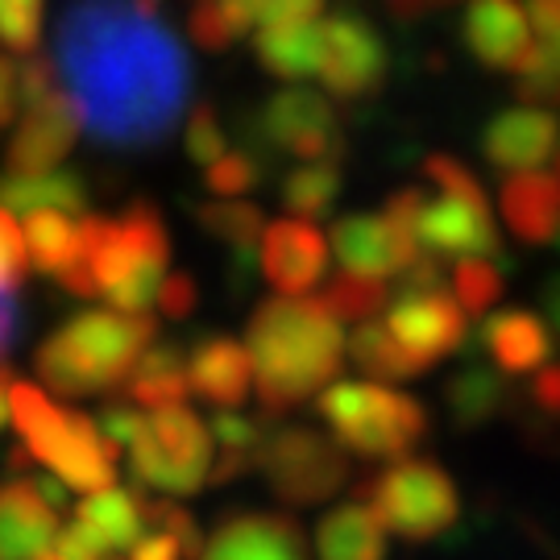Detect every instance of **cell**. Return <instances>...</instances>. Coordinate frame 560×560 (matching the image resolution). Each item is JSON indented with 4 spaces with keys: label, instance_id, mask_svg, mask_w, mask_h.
<instances>
[{
    "label": "cell",
    "instance_id": "obj_28",
    "mask_svg": "<svg viewBox=\"0 0 560 560\" xmlns=\"http://www.w3.org/2000/svg\"><path fill=\"white\" fill-rule=\"evenodd\" d=\"M75 520L83 527H92L108 552L133 548V540L145 532L141 486H108V490H96V494H83V502H75Z\"/></svg>",
    "mask_w": 560,
    "mask_h": 560
},
{
    "label": "cell",
    "instance_id": "obj_14",
    "mask_svg": "<svg viewBox=\"0 0 560 560\" xmlns=\"http://www.w3.org/2000/svg\"><path fill=\"white\" fill-rule=\"evenodd\" d=\"M258 245L261 275L279 295H307L328 275V237L312 221H266Z\"/></svg>",
    "mask_w": 560,
    "mask_h": 560
},
{
    "label": "cell",
    "instance_id": "obj_13",
    "mask_svg": "<svg viewBox=\"0 0 560 560\" xmlns=\"http://www.w3.org/2000/svg\"><path fill=\"white\" fill-rule=\"evenodd\" d=\"M390 312H386V332L399 345L402 353L420 361L423 370H432L436 361L453 358L465 349V312L448 291H420V295H390Z\"/></svg>",
    "mask_w": 560,
    "mask_h": 560
},
{
    "label": "cell",
    "instance_id": "obj_53",
    "mask_svg": "<svg viewBox=\"0 0 560 560\" xmlns=\"http://www.w3.org/2000/svg\"><path fill=\"white\" fill-rule=\"evenodd\" d=\"M9 382H13V374H9V365L0 361V428L9 423Z\"/></svg>",
    "mask_w": 560,
    "mask_h": 560
},
{
    "label": "cell",
    "instance_id": "obj_40",
    "mask_svg": "<svg viewBox=\"0 0 560 560\" xmlns=\"http://www.w3.org/2000/svg\"><path fill=\"white\" fill-rule=\"evenodd\" d=\"M46 0H0V46L13 55H34L42 42Z\"/></svg>",
    "mask_w": 560,
    "mask_h": 560
},
{
    "label": "cell",
    "instance_id": "obj_47",
    "mask_svg": "<svg viewBox=\"0 0 560 560\" xmlns=\"http://www.w3.org/2000/svg\"><path fill=\"white\" fill-rule=\"evenodd\" d=\"M532 402L540 407L548 420H560V365L557 361H548L536 370V378H532Z\"/></svg>",
    "mask_w": 560,
    "mask_h": 560
},
{
    "label": "cell",
    "instance_id": "obj_56",
    "mask_svg": "<svg viewBox=\"0 0 560 560\" xmlns=\"http://www.w3.org/2000/svg\"><path fill=\"white\" fill-rule=\"evenodd\" d=\"M552 245H557V249H560V229H557V237H552Z\"/></svg>",
    "mask_w": 560,
    "mask_h": 560
},
{
    "label": "cell",
    "instance_id": "obj_3",
    "mask_svg": "<svg viewBox=\"0 0 560 560\" xmlns=\"http://www.w3.org/2000/svg\"><path fill=\"white\" fill-rule=\"evenodd\" d=\"M83 254L80 266L62 275V291L75 300H104L117 312H145L171 275V233L159 208L133 200L120 217H80Z\"/></svg>",
    "mask_w": 560,
    "mask_h": 560
},
{
    "label": "cell",
    "instance_id": "obj_16",
    "mask_svg": "<svg viewBox=\"0 0 560 560\" xmlns=\"http://www.w3.org/2000/svg\"><path fill=\"white\" fill-rule=\"evenodd\" d=\"M460 38L469 55L490 71H515L520 75L532 59V25L520 0H469L460 13Z\"/></svg>",
    "mask_w": 560,
    "mask_h": 560
},
{
    "label": "cell",
    "instance_id": "obj_34",
    "mask_svg": "<svg viewBox=\"0 0 560 560\" xmlns=\"http://www.w3.org/2000/svg\"><path fill=\"white\" fill-rule=\"evenodd\" d=\"M340 187H345L340 162H303V166H295L282 179L279 191L291 217H300V221H324L332 212V203L340 200Z\"/></svg>",
    "mask_w": 560,
    "mask_h": 560
},
{
    "label": "cell",
    "instance_id": "obj_6",
    "mask_svg": "<svg viewBox=\"0 0 560 560\" xmlns=\"http://www.w3.org/2000/svg\"><path fill=\"white\" fill-rule=\"evenodd\" d=\"M320 420L349 448L370 460L407 457L428 436V407L382 382H332L316 402Z\"/></svg>",
    "mask_w": 560,
    "mask_h": 560
},
{
    "label": "cell",
    "instance_id": "obj_48",
    "mask_svg": "<svg viewBox=\"0 0 560 560\" xmlns=\"http://www.w3.org/2000/svg\"><path fill=\"white\" fill-rule=\"evenodd\" d=\"M129 560H183V548L175 536H166L159 527H150V532H141L133 548H129Z\"/></svg>",
    "mask_w": 560,
    "mask_h": 560
},
{
    "label": "cell",
    "instance_id": "obj_36",
    "mask_svg": "<svg viewBox=\"0 0 560 560\" xmlns=\"http://www.w3.org/2000/svg\"><path fill=\"white\" fill-rule=\"evenodd\" d=\"M502 291H506V279H502V266L494 258H457L453 279H448V295L457 300V307L465 316L494 312Z\"/></svg>",
    "mask_w": 560,
    "mask_h": 560
},
{
    "label": "cell",
    "instance_id": "obj_30",
    "mask_svg": "<svg viewBox=\"0 0 560 560\" xmlns=\"http://www.w3.org/2000/svg\"><path fill=\"white\" fill-rule=\"evenodd\" d=\"M444 402H448L453 423L474 432V428H486L490 420H499L506 411V402H511V390H506L502 374L474 361V365H465V370H457L453 378L444 382Z\"/></svg>",
    "mask_w": 560,
    "mask_h": 560
},
{
    "label": "cell",
    "instance_id": "obj_29",
    "mask_svg": "<svg viewBox=\"0 0 560 560\" xmlns=\"http://www.w3.org/2000/svg\"><path fill=\"white\" fill-rule=\"evenodd\" d=\"M191 217L212 241H221L233 258V270H249L254 266V249L261 241V229H266V212L249 200H212V203H196Z\"/></svg>",
    "mask_w": 560,
    "mask_h": 560
},
{
    "label": "cell",
    "instance_id": "obj_35",
    "mask_svg": "<svg viewBox=\"0 0 560 560\" xmlns=\"http://www.w3.org/2000/svg\"><path fill=\"white\" fill-rule=\"evenodd\" d=\"M349 358L358 361V370H365L370 378L407 382V378L428 374L411 353H402L378 320H361L358 328H353V337H349Z\"/></svg>",
    "mask_w": 560,
    "mask_h": 560
},
{
    "label": "cell",
    "instance_id": "obj_50",
    "mask_svg": "<svg viewBox=\"0 0 560 560\" xmlns=\"http://www.w3.org/2000/svg\"><path fill=\"white\" fill-rule=\"evenodd\" d=\"M18 113V62L0 55V125H9Z\"/></svg>",
    "mask_w": 560,
    "mask_h": 560
},
{
    "label": "cell",
    "instance_id": "obj_21",
    "mask_svg": "<svg viewBox=\"0 0 560 560\" xmlns=\"http://www.w3.org/2000/svg\"><path fill=\"white\" fill-rule=\"evenodd\" d=\"M187 390L212 402L217 411L241 407L254 390V365H249L245 345L224 332H208L196 340L187 353Z\"/></svg>",
    "mask_w": 560,
    "mask_h": 560
},
{
    "label": "cell",
    "instance_id": "obj_27",
    "mask_svg": "<svg viewBox=\"0 0 560 560\" xmlns=\"http://www.w3.org/2000/svg\"><path fill=\"white\" fill-rule=\"evenodd\" d=\"M320 46H324L320 21H300V25L258 30L254 55H258V62L270 71V75L295 83V80L316 75V67H320Z\"/></svg>",
    "mask_w": 560,
    "mask_h": 560
},
{
    "label": "cell",
    "instance_id": "obj_41",
    "mask_svg": "<svg viewBox=\"0 0 560 560\" xmlns=\"http://www.w3.org/2000/svg\"><path fill=\"white\" fill-rule=\"evenodd\" d=\"M183 145H187V159L196 162V166H212V162L229 150L224 125L212 104H196V113H191V120H187V138H183Z\"/></svg>",
    "mask_w": 560,
    "mask_h": 560
},
{
    "label": "cell",
    "instance_id": "obj_38",
    "mask_svg": "<svg viewBox=\"0 0 560 560\" xmlns=\"http://www.w3.org/2000/svg\"><path fill=\"white\" fill-rule=\"evenodd\" d=\"M523 104H560V34L532 46V59L515 83Z\"/></svg>",
    "mask_w": 560,
    "mask_h": 560
},
{
    "label": "cell",
    "instance_id": "obj_15",
    "mask_svg": "<svg viewBox=\"0 0 560 560\" xmlns=\"http://www.w3.org/2000/svg\"><path fill=\"white\" fill-rule=\"evenodd\" d=\"M328 249L337 254L340 270L370 275V279H395L407 261L420 254V241L386 217H340L328 233Z\"/></svg>",
    "mask_w": 560,
    "mask_h": 560
},
{
    "label": "cell",
    "instance_id": "obj_31",
    "mask_svg": "<svg viewBox=\"0 0 560 560\" xmlns=\"http://www.w3.org/2000/svg\"><path fill=\"white\" fill-rule=\"evenodd\" d=\"M21 237H25V258H34V266L50 279H62L67 270L80 266L83 233L80 221H71L67 212H30Z\"/></svg>",
    "mask_w": 560,
    "mask_h": 560
},
{
    "label": "cell",
    "instance_id": "obj_18",
    "mask_svg": "<svg viewBox=\"0 0 560 560\" xmlns=\"http://www.w3.org/2000/svg\"><path fill=\"white\" fill-rule=\"evenodd\" d=\"M75 138H80V117L67 101V92L55 88L38 101L21 104V125L9 141L4 162H9V171H21V175L50 171L55 162L71 154Z\"/></svg>",
    "mask_w": 560,
    "mask_h": 560
},
{
    "label": "cell",
    "instance_id": "obj_17",
    "mask_svg": "<svg viewBox=\"0 0 560 560\" xmlns=\"http://www.w3.org/2000/svg\"><path fill=\"white\" fill-rule=\"evenodd\" d=\"M560 145V120L548 108L536 104H520L506 108L481 129V159L490 162L499 175H520V171H536L548 162Z\"/></svg>",
    "mask_w": 560,
    "mask_h": 560
},
{
    "label": "cell",
    "instance_id": "obj_19",
    "mask_svg": "<svg viewBox=\"0 0 560 560\" xmlns=\"http://www.w3.org/2000/svg\"><path fill=\"white\" fill-rule=\"evenodd\" d=\"M200 560H307L303 532L287 515L270 511H237L217 523Z\"/></svg>",
    "mask_w": 560,
    "mask_h": 560
},
{
    "label": "cell",
    "instance_id": "obj_43",
    "mask_svg": "<svg viewBox=\"0 0 560 560\" xmlns=\"http://www.w3.org/2000/svg\"><path fill=\"white\" fill-rule=\"evenodd\" d=\"M25 279V237L13 212L0 208V295H13Z\"/></svg>",
    "mask_w": 560,
    "mask_h": 560
},
{
    "label": "cell",
    "instance_id": "obj_4",
    "mask_svg": "<svg viewBox=\"0 0 560 560\" xmlns=\"http://www.w3.org/2000/svg\"><path fill=\"white\" fill-rule=\"evenodd\" d=\"M159 337V320L145 312L88 307L42 340L34 353L38 378L59 399H88L125 386L141 349Z\"/></svg>",
    "mask_w": 560,
    "mask_h": 560
},
{
    "label": "cell",
    "instance_id": "obj_39",
    "mask_svg": "<svg viewBox=\"0 0 560 560\" xmlns=\"http://www.w3.org/2000/svg\"><path fill=\"white\" fill-rule=\"evenodd\" d=\"M203 183L221 200H241L261 183V162L254 154H245V150H224L212 166H203Z\"/></svg>",
    "mask_w": 560,
    "mask_h": 560
},
{
    "label": "cell",
    "instance_id": "obj_22",
    "mask_svg": "<svg viewBox=\"0 0 560 560\" xmlns=\"http://www.w3.org/2000/svg\"><path fill=\"white\" fill-rule=\"evenodd\" d=\"M502 217L523 245H552L560 229V175L557 171H520L502 175Z\"/></svg>",
    "mask_w": 560,
    "mask_h": 560
},
{
    "label": "cell",
    "instance_id": "obj_25",
    "mask_svg": "<svg viewBox=\"0 0 560 560\" xmlns=\"http://www.w3.org/2000/svg\"><path fill=\"white\" fill-rule=\"evenodd\" d=\"M187 395H191L187 390V349L175 340H150L125 378V399L162 411V407L187 402Z\"/></svg>",
    "mask_w": 560,
    "mask_h": 560
},
{
    "label": "cell",
    "instance_id": "obj_1",
    "mask_svg": "<svg viewBox=\"0 0 560 560\" xmlns=\"http://www.w3.org/2000/svg\"><path fill=\"white\" fill-rule=\"evenodd\" d=\"M55 75L80 129L113 150L162 145L191 101V59L154 0H71Z\"/></svg>",
    "mask_w": 560,
    "mask_h": 560
},
{
    "label": "cell",
    "instance_id": "obj_7",
    "mask_svg": "<svg viewBox=\"0 0 560 560\" xmlns=\"http://www.w3.org/2000/svg\"><path fill=\"white\" fill-rule=\"evenodd\" d=\"M358 494L374 520L407 544L436 540L460 515L457 481L432 457H395L374 478L361 481Z\"/></svg>",
    "mask_w": 560,
    "mask_h": 560
},
{
    "label": "cell",
    "instance_id": "obj_45",
    "mask_svg": "<svg viewBox=\"0 0 560 560\" xmlns=\"http://www.w3.org/2000/svg\"><path fill=\"white\" fill-rule=\"evenodd\" d=\"M154 303L162 307V316H171V320H187V316L196 312V303H200V287H196L191 275L175 270V275H166V279H162Z\"/></svg>",
    "mask_w": 560,
    "mask_h": 560
},
{
    "label": "cell",
    "instance_id": "obj_54",
    "mask_svg": "<svg viewBox=\"0 0 560 560\" xmlns=\"http://www.w3.org/2000/svg\"><path fill=\"white\" fill-rule=\"evenodd\" d=\"M552 171L560 175V145H557V154H552Z\"/></svg>",
    "mask_w": 560,
    "mask_h": 560
},
{
    "label": "cell",
    "instance_id": "obj_9",
    "mask_svg": "<svg viewBox=\"0 0 560 560\" xmlns=\"http://www.w3.org/2000/svg\"><path fill=\"white\" fill-rule=\"evenodd\" d=\"M258 474L287 506H316L349 481V460L345 448L312 428H279L261 441Z\"/></svg>",
    "mask_w": 560,
    "mask_h": 560
},
{
    "label": "cell",
    "instance_id": "obj_46",
    "mask_svg": "<svg viewBox=\"0 0 560 560\" xmlns=\"http://www.w3.org/2000/svg\"><path fill=\"white\" fill-rule=\"evenodd\" d=\"M324 0H266L261 4L258 30H275V25H300V21H320Z\"/></svg>",
    "mask_w": 560,
    "mask_h": 560
},
{
    "label": "cell",
    "instance_id": "obj_49",
    "mask_svg": "<svg viewBox=\"0 0 560 560\" xmlns=\"http://www.w3.org/2000/svg\"><path fill=\"white\" fill-rule=\"evenodd\" d=\"M527 25L540 30V38H557L560 34V0H532V4H527Z\"/></svg>",
    "mask_w": 560,
    "mask_h": 560
},
{
    "label": "cell",
    "instance_id": "obj_23",
    "mask_svg": "<svg viewBox=\"0 0 560 560\" xmlns=\"http://www.w3.org/2000/svg\"><path fill=\"white\" fill-rule=\"evenodd\" d=\"M55 532L59 511L38 499L25 474L0 486V560H34L50 552Z\"/></svg>",
    "mask_w": 560,
    "mask_h": 560
},
{
    "label": "cell",
    "instance_id": "obj_10",
    "mask_svg": "<svg viewBox=\"0 0 560 560\" xmlns=\"http://www.w3.org/2000/svg\"><path fill=\"white\" fill-rule=\"evenodd\" d=\"M258 141L282 150L300 162H340L345 154V129L332 101L307 88H282L261 104L254 120Z\"/></svg>",
    "mask_w": 560,
    "mask_h": 560
},
{
    "label": "cell",
    "instance_id": "obj_5",
    "mask_svg": "<svg viewBox=\"0 0 560 560\" xmlns=\"http://www.w3.org/2000/svg\"><path fill=\"white\" fill-rule=\"evenodd\" d=\"M9 420L18 428L25 453L42 460L67 490L96 494L117 486L120 448L104 441L88 411H71L46 399V390H38L34 382H9Z\"/></svg>",
    "mask_w": 560,
    "mask_h": 560
},
{
    "label": "cell",
    "instance_id": "obj_12",
    "mask_svg": "<svg viewBox=\"0 0 560 560\" xmlns=\"http://www.w3.org/2000/svg\"><path fill=\"white\" fill-rule=\"evenodd\" d=\"M386 42L374 30V21L361 13H337L324 21V46H320V67L316 75L324 80L328 96L353 104L374 96L386 83Z\"/></svg>",
    "mask_w": 560,
    "mask_h": 560
},
{
    "label": "cell",
    "instance_id": "obj_32",
    "mask_svg": "<svg viewBox=\"0 0 560 560\" xmlns=\"http://www.w3.org/2000/svg\"><path fill=\"white\" fill-rule=\"evenodd\" d=\"M208 436L221 444V460H212V469H208V481H212V486H229V481H237L241 474L258 469V453H261V441H266L261 420L241 416L237 407H224V411H217L212 423H208Z\"/></svg>",
    "mask_w": 560,
    "mask_h": 560
},
{
    "label": "cell",
    "instance_id": "obj_24",
    "mask_svg": "<svg viewBox=\"0 0 560 560\" xmlns=\"http://www.w3.org/2000/svg\"><path fill=\"white\" fill-rule=\"evenodd\" d=\"M0 208L4 212H67L83 217L88 212V183L75 171H4L0 175Z\"/></svg>",
    "mask_w": 560,
    "mask_h": 560
},
{
    "label": "cell",
    "instance_id": "obj_8",
    "mask_svg": "<svg viewBox=\"0 0 560 560\" xmlns=\"http://www.w3.org/2000/svg\"><path fill=\"white\" fill-rule=\"evenodd\" d=\"M129 469L138 486H154L162 494H196L212 469V436L208 423L187 407H162L129 444Z\"/></svg>",
    "mask_w": 560,
    "mask_h": 560
},
{
    "label": "cell",
    "instance_id": "obj_26",
    "mask_svg": "<svg viewBox=\"0 0 560 560\" xmlns=\"http://www.w3.org/2000/svg\"><path fill=\"white\" fill-rule=\"evenodd\" d=\"M316 552L320 560H386L390 544H386V527L358 499L324 515L316 527Z\"/></svg>",
    "mask_w": 560,
    "mask_h": 560
},
{
    "label": "cell",
    "instance_id": "obj_33",
    "mask_svg": "<svg viewBox=\"0 0 560 560\" xmlns=\"http://www.w3.org/2000/svg\"><path fill=\"white\" fill-rule=\"evenodd\" d=\"M261 4L266 0H200L187 18V34L200 42L203 50L221 55L258 25Z\"/></svg>",
    "mask_w": 560,
    "mask_h": 560
},
{
    "label": "cell",
    "instance_id": "obj_42",
    "mask_svg": "<svg viewBox=\"0 0 560 560\" xmlns=\"http://www.w3.org/2000/svg\"><path fill=\"white\" fill-rule=\"evenodd\" d=\"M96 420V428H101V436L113 448H120V444H133V436H138L141 428H145V416H141L138 402H129L125 395H113V399L104 402L101 411L92 416Z\"/></svg>",
    "mask_w": 560,
    "mask_h": 560
},
{
    "label": "cell",
    "instance_id": "obj_55",
    "mask_svg": "<svg viewBox=\"0 0 560 560\" xmlns=\"http://www.w3.org/2000/svg\"><path fill=\"white\" fill-rule=\"evenodd\" d=\"M34 560H62V557H55V552H42V557H34Z\"/></svg>",
    "mask_w": 560,
    "mask_h": 560
},
{
    "label": "cell",
    "instance_id": "obj_11",
    "mask_svg": "<svg viewBox=\"0 0 560 560\" xmlns=\"http://www.w3.org/2000/svg\"><path fill=\"white\" fill-rule=\"evenodd\" d=\"M416 241L420 249L436 258H494L506 266L499 229L481 191H441V196H423L420 217H416Z\"/></svg>",
    "mask_w": 560,
    "mask_h": 560
},
{
    "label": "cell",
    "instance_id": "obj_37",
    "mask_svg": "<svg viewBox=\"0 0 560 560\" xmlns=\"http://www.w3.org/2000/svg\"><path fill=\"white\" fill-rule=\"evenodd\" d=\"M324 303H328V312H332L337 320H349V324L374 320L382 307L390 303V282L370 279V275H349V270H340L337 279L328 282Z\"/></svg>",
    "mask_w": 560,
    "mask_h": 560
},
{
    "label": "cell",
    "instance_id": "obj_51",
    "mask_svg": "<svg viewBox=\"0 0 560 560\" xmlns=\"http://www.w3.org/2000/svg\"><path fill=\"white\" fill-rule=\"evenodd\" d=\"M540 300H544V312H548V320H552V337L560 340V270L548 282H544Z\"/></svg>",
    "mask_w": 560,
    "mask_h": 560
},
{
    "label": "cell",
    "instance_id": "obj_44",
    "mask_svg": "<svg viewBox=\"0 0 560 560\" xmlns=\"http://www.w3.org/2000/svg\"><path fill=\"white\" fill-rule=\"evenodd\" d=\"M55 557H62V560H108V548H104V540L92 532V527H83L80 520H71L67 527L59 523V532H55Z\"/></svg>",
    "mask_w": 560,
    "mask_h": 560
},
{
    "label": "cell",
    "instance_id": "obj_20",
    "mask_svg": "<svg viewBox=\"0 0 560 560\" xmlns=\"http://www.w3.org/2000/svg\"><path fill=\"white\" fill-rule=\"evenodd\" d=\"M478 345L490 353V361L499 365L506 378H523V374H536L540 365L552 361L557 337L548 332V324L536 312L502 307V312H486L481 316Z\"/></svg>",
    "mask_w": 560,
    "mask_h": 560
},
{
    "label": "cell",
    "instance_id": "obj_2",
    "mask_svg": "<svg viewBox=\"0 0 560 560\" xmlns=\"http://www.w3.org/2000/svg\"><path fill=\"white\" fill-rule=\"evenodd\" d=\"M245 353L254 365V390H258L266 416L295 411L320 386L337 378L345 361V332L324 300L312 295H275L261 300L245 328Z\"/></svg>",
    "mask_w": 560,
    "mask_h": 560
},
{
    "label": "cell",
    "instance_id": "obj_52",
    "mask_svg": "<svg viewBox=\"0 0 560 560\" xmlns=\"http://www.w3.org/2000/svg\"><path fill=\"white\" fill-rule=\"evenodd\" d=\"M13 332H18V307L13 295H0V353L13 345Z\"/></svg>",
    "mask_w": 560,
    "mask_h": 560
},
{
    "label": "cell",
    "instance_id": "obj_57",
    "mask_svg": "<svg viewBox=\"0 0 560 560\" xmlns=\"http://www.w3.org/2000/svg\"><path fill=\"white\" fill-rule=\"evenodd\" d=\"M432 4H453V0H432Z\"/></svg>",
    "mask_w": 560,
    "mask_h": 560
}]
</instances>
